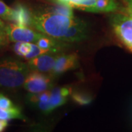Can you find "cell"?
Wrapping results in <instances>:
<instances>
[{
  "mask_svg": "<svg viewBox=\"0 0 132 132\" xmlns=\"http://www.w3.org/2000/svg\"><path fill=\"white\" fill-rule=\"evenodd\" d=\"M31 49L32 43L29 42H16L14 46V52L15 54L24 58L31 52Z\"/></svg>",
  "mask_w": 132,
  "mask_h": 132,
  "instance_id": "16",
  "label": "cell"
},
{
  "mask_svg": "<svg viewBox=\"0 0 132 132\" xmlns=\"http://www.w3.org/2000/svg\"><path fill=\"white\" fill-rule=\"evenodd\" d=\"M119 5L116 0H96L95 13H111L118 9Z\"/></svg>",
  "mask_w": 132,
  "mask_h": 132,
  "instance_id": "11",
  "label": "cell"
},
{
  "mask_svg": "<svg viewBox=\"0 0 132 132\" xmlns=\"http://www.w3.org/2000/svg\"><path fill=\"white\" fill-rule=\"evenodd\" d=\"M71 93V88L69 87L52 88L50 98L47 102L38 103L35 106L44 113H50L54 109L66 103Z\"/></svg>",
  "mask_w": 132,
  "mask_h": 132,
  "instance_id": "4",
  "label": "cell"
},
{
  "mask_svg": "<svg viewBox=\"0 0 132 132\" xmlns=\"http://www.w3.org/2000/svg\"><path fill=\"white\" fill-rule=\"evenodd\" d=\"M31 71L28 64L15 57L0 60V87L15 89L24 85Z\"/></svg>",
  "mask_w": 132,
  "mask_h": 132,
  "instance_id": "2",
  "label": "cell"
},
{
  "mask_svg": "<svg viewBox=\"0 0 132 132\" xmlns=\"http://www.w3.org/2000/svg\"><path fill=\"white\" fill-rule=\"evenodd\" d=\"M9 41L11 42L36 43L41 35V32L34 31L28 27L20 26L15 24H8L5 26Z\"/></svg>",
  "mask_w": 132,
  "mask_h": 132,
  "instance_id": "5",
  "label": "cell"
},
{
  "mask_svg": "<svg viewBox=\"0 0 132 132\" xmlns=\"http://www.w3.org/2000/svg\"><path fill=\"white\" fill-rule=\"evenodd\" d=\"M13 14V8L4 3L0 0V17L5 20L11 21Z\"/></svg>",
  "mask_w": 132,
  "mask_h": 132,
  "instance_id": "17",
  "label": "cell"
},
{
  "mask_svg": "<svg viewBox=\"0 0 132 132\" xmlns=\"http://www.w3.org/2000/svg\"><path fill=\"white\" fill-rule=\"evenodd\" d=\"M0 107L4 109H12L16 107L14 104L3 94L0 93Z\"/></svg>",
  "mask_w": 132,
  "mask_h": 132,
  "instance_id": "19",
  "label": "cell"
},
{
  "mask_svg": "<svg viewBox=\"0 0 132 132\" xmlns=\"http://www.w3.org/2000/svg\"><path fill=\"white\" fill-rule=\"evenodd\" d=\"M33 13L27 6L21 3H17L13 7L11 21L15 24L24 27L32 26Z\"/></svg>",
  "mask_w": 132,
  "mask_h": 132,
  "instance_id": "9",
  "label": "cell"
},
{
  "mask_svg": "<svg viewBox=\"0 0 132 132\" xmlns=\"http://www.w3.org/2000/svg\"><path fill=\"white\" fill-rule=\"evenodd\" d=\"M8 41L9 39L5 31V27H0V46H5Z\"/></svg>",
  "mask_w": 132,
  "mask_h": 132,
  "instance_id": "20",
  "label": "cell"
},
{
  "mask_svg": "<svg viewBox=\"0 0 132 132\" xmlns=\"http://www.w3.org/2000/svg\"><path fill=\"white\" fill-rule=\"evenodd\" d=\"M5 24L0 19V27H5Z\"/></svg>",
  "mask_w": 132,
  "mask_h": 132,
  "instance_id": "24",
  "label": "cell"
},
{
  "mask_svg": "<svg viewBox=\"0 0 132 132\" xmlns=\"http://www.w3.org/2000/svg\"><path fill=\"white\" fill-rule=\"evenodd\" d=\"M7 126H8L7 120L0 119V132L3 131L5 128L7 127Z\"/></svg>",
  "mask_w": 132,
  "mask_h": 132,
  "instance_id": "22",
  "label": "cell"
},
{
  "mask_svg": "<svg viewBox=\"0 0 132 132\" xmlns=\"http://www.w3.org/2000/svg\"><path fill=\"white\" fill-rule=\"evenodd\" d=\"M36 44L43 49L54 53H59L68 46V43L60 41L43 33L36 41Z\"/></svg>",
  "mask_w": 132,
  "mask_h": 132,
  "instance_id": "10",
  "label": "cell"
},
{
  "mask_svg": "<svg viewBox=\"0 0 132 132\" xmlns=\"http://www.w3.org/2000/svg\"><path fill=\"white\" fill-rule=\"evenodd\" d=\"M32 27L38 32L63 43L80 42L87 35V25L81 19L52 12L33 13Z\"/></svg>",
  "mask_w": 132,
  "mask_h": 132,
  "instance_id": "1",
  "label": "cell"
},
{
  "mask_svg": "<svg viewBox=\"0 0 132 132\" xmlns=\"http://www.w3.org/2000/svg\"><path fill=\"white\" fill-rule=\"evenodd\" d=\"M96 0H68V5L73 8L95 13Z\"/></svg>",
  "mask_w": 132,
  "mask_h": 132,
  "instance_id": "12",
  "label": "cell"
},
{
  "mask_svg": "<svg viewBox=\"0 0 132 132\" xmlns=\"http://www.w3.org/2000/svg\"><path fill=\"white\" fill-rule=\"evenodd\" d=\"M52 79L39 71H30L24 81V88L29 93H39L52 89Z\"/></svg>",
  "mask_w": 132,
  "mask_h": 132,
  "instance_id": "6",
  "label": "cell"
},
{
  "mask_svg": "<svg viewBox=\"0 0 132 132\" xmlns=\"http://www.w3.org/2000/svg\"><path fill=\"white\" fill-rule=\"evenodd\" d=\"M49 12L52 13H55L57 14L62 15H65L68 17H75L74 13L73 11V7H70L69 5H65V4H62V3H58L57 5H52L49 8H48Z\"/></svg>",
  "mask_w": 132,
  "mask_h": 132,
  "instance_id": "14",
  "label": "cell"
},
{
  "mask_svg": "<svg viewBox=\"0 0 132 132\" xmlns=\"http://www.w3.org/2000/svg\"><path fill=\"white\" fill-rule=\"evenodd\" d=\"M71 98L72 100L79 105L85 106L91 103L93 98L91 95L87 93H85L82 92H74L71 93Z\"/></svg>",
  "mask_w": 132,
  "mask_h": 132,
  "instance_id": "15",
  "label": "cell"
},
{
  "mask_svg": "<svg viewBox=\"0 0 132 132\" xmlns=\"http://www.w3.org/2000/svg\"><path fill=\"white\" fill-rule=\"evenodd\" d=\"M49 52L46 51V50H44L40 47H39L37 44H35L32 43V49H31V52L29 53L26 56L25 59L27 60H30L32 58H34L35 57H38L39 55H41L43 54H45V53H47Z\"/></svg>",
  "mask_w": 132,
  "mask_h": 132,
  "instance_id": "18",
  "label": "cell"
},
{
  "mask_svg": "<svg viewBox=\"0 0 132 132\" xmlns=\"http://www.w3.org/2000/svg\"><path fill=\"white\" fill-rule=\"evenodd\" d=\"M111 25L118 39L132 52V17L123 11L113 15Z\"/></svg>",
  "mask_w": 132,
  "mask_h": 132,
  "instance_id": "3",
  "label": "cell"
},
{
  "mask_svg": "<svg viewBox=\"0 0 132 132\" xmlns=\"http://www.w3.org/2000/svg\"><path fill=\"white\" fill-rule=\"evenodd\" d=\"M0 119L6 120L13 119H19L21 120H26L25 117L21 113V109L18 106L12 109H4L0 107Z\"/></svg>",
  "mask_w": 132,
  "mask_h": 132,
  "instance_id": "13",
  "label": "cell"
},
{
  "mask_svg": "<svg viewBox=\"0 0 132 132\" xmlns=\"http://www.w3.org/2000/svg\"><path fill=\"white\" fill-rule=\"evenodd\" d=\"M79 57L77 54L72 53L68 54H60L52 71L53 76L60 75L66 71L74 69L78 66Z\"/></svg>",
  "mask_w": 132,
  "mask_h": 132,
  "instance_id": "8",
  "label": "cell"
},
{
  "mask_svg": "<svg viewBox=\"0 0 132 132\" xmlns=\"http://www.w3.org/2000/svg\"><path fill=\"white\" fill-rule=\"evenodd\" d=\"M54 1L58 3H62V4H65L67 5H68V0H54Z\"/></svg>",
  "mask_w": 132,
  "mask_h": 132,
  "instance_id": "23",
  "label": "cell"
},
{
  "mask_svg": "<svg viewBox=\"0 0 132 132\" xmlns=\"http://www.w3.org/2000/svg\"><path fill=\"white\" fill-rule=\"evenodd\" d=\"M57 56L56 53L47 52L29 60L27 64L31 71H39L41 73L52 72Z\"/></svg>",
  "mask_w": 132,
  "mask_h": 132,
  "instance_id": "7",
  "label": "cell"
},
{
  "mask_svg": "<svg viewBox=\"0 0 132 132\" xmlns=\"http://www.w3.org/2000/svg\"><path fill=\"white\" fill-rule=\"evenodd\" d=\"M124 7L122 11L132 17V0H123Z\"/></svg>",
  "mask_w": 132,
  "mask_h": 132,
  "instance_id": "21",
  "label": "cell"
}]
</instances>
